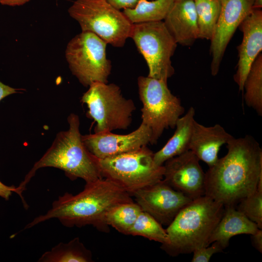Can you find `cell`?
Instances as JSON below:
<instances>
[{"label": "cell", "mask_w": 262, "mask_h": 262, "mask_svg": "<svg viewBox=\"0 0 262 262\" xmlns=\"http://www.w3.org/2000/svg\"><path fill=\"white\" fill-rule=\"evenodd\" d=\"M194 0L197 17L199 38L211 40L220 13V0Z\"/></svg>", "instance_id": "cell-23"}, {"label": "cell", "mask_w": 262, "mask_h": 262, "mask_svg": "<svg viewBox=\"0 0 262 262\" xmlns=\"http://www.w3.org/2000/svg\"><path fill=\"white\" fill-rule=\"evenodd\" d=\"M246 105L262 115V54L252 63L245 79L243 91Z\"/></svg>", "instance_id": "cell-22"}, {"label": "cell", "mask_w": 262, "mask_h": 262, "mask_svg": "<svg viewBox=\"0 0 262 262\" xmlns=\"http://www.w3.org/2000/svg\"><path fill=\"white\" fill-rule=\"evenodd\" d=\"M130 38L147 63V76L167 82L175 73L171 57L178 44L164 21L133 24Z\"/></svg>", "instance_id": "cell-10"}, {"label": "cell", "mask_w": 262, "mask_h": 262, "mask_svg": "<svg viewBox=\"0 0 262 262\" xmlns=\"http://www.w3.org/2000/svg\"><path fill=\"white\" fill-rule=\"evenodd\" d=\"M68 12L82 31L95 34L107 44L122 47L130 37L133 24L106 0H76Z\"/></svg>", "instance_id": "cell-8"}, {"label": "cell", "mask_w": 262, "mask_h": 262, "mask_svg": "<svg viewBox=\"0 0 262 262\" xmlns=\"http://www.w3.org/2000/svg\"><path fill=\"white\" fill-rule=\"evenodd\" d=\"M68 129L59 132L51 146L43 156L33 165L17 187L18 195L24 202L22 196L27 184L39 169L52 167L64 171L71 180L78 178L86 183L103 178L98 167L96 158L83 144L80 131V119L71 113L67 117Z\"/></svg>", "instance_id": "cell-3"}, {"label": "cell", "mask_w": 262, "mask_h": 262, "mask_svg": "<svg viewBox=\"0 0 262 262\" xmlns=\"http://www.w3.org/2000/svg\"><path fill=\"white\" fill-rule=\"evenodd\" d=\"M128 235L142 236L162 245L168 242L165 229L154 217L143 211L130 229Z\"/></svg>", "instance_id": "cell-25"}, {"label": "cell", "mask_w": 262, "mask_h": 262, "mask_svg": "<svg viewBox=\"0 0 262 262\" xmlns=\"http://www.w3.org/2000/svg\"><path fill=\"white\" fill-rule=\"evenodd\" d=\"M142 211L139 205L133 201L121 203L108 212L106 223L119 232L128 235L130 229Z\"/></svg>", "instance_id": "cell-24"}, {"label": "cell", "mask_w": 262, "mask_h": 262, "mask_svg": "<svg viewBox=\"0 0 262 262\" xmlns=\"http://www.w3.org/2000/svg\"><path fill=\"white\" fill-rule=\"evenodd\" d=\"M115 8L120 10L134 8L139 0H106Z\"/></svg>", "instance_id": "cell-28"}, {"label": "cell", "mask_w": 262, "mask_h": 262, "mask_svg": "<svg viewBox=\"0 0 262 262\" xmlns=\"http://www.w3.org/2000/svg\"><path fill=\"white\" fill-rule=\"evenodd\" d=\"M233 136L219 124L206 127L194 122L189 150L199 160L205 163L209 167L214 165L218 160L220 147Z\"/></svg>", "instance_id": "cell-17"}, {"label": "cell", "mask_w": 262, "mask_h": 262, "mask_svg": "<svg viewBox=\"0 0 262 262\" xmlns=\"http://www.w3.org/2000/svg\"><path fill=\"white\" fill-rule=\"evenodd\" d=\"M92 253L79 237H75L66 243H60L50 251L44 253L39 262H90Z\"/></svg>", "instance_id": "cell-21"}, {"label": "cell", "mask_w": 262, "mask_h": 262, "mask_svg": "<svg viewBox=\"0 0 262 262\" xmlns=\"http://www.w3.org/2000/svg\"></svg>", "instance_id": "cell-34"}, {"label": "cell", "mask_w": 262, "mask_h": 262, "mask_svg": "<svg viewBox=\"0 0 262 262\" xmlns=\"http://www.w3.org/2000/svg\"><path fill=\"white\" fill-rule=\"evenodd\" d=\"M221 10L211 39V72L219 71L226 48L237 28L253 9V0H220Z\"/></svg>", "instance_id": "cell-12"}, {"label": "cell", "mask_w": 262, "mask_h": 262, "mask_svg": "<svg viewBox=\"0 0 262 262\" xmlns=\"http://www.w3.org/2000/svg\"><path fill=\"white\" fill-rule=\"evenodd\" d=\"M154 153L144 146L136 150L104 159L96 158L102 177L131 195L163 179L164 165L154 161Z\"/></svg>", "instance_id": "cell-5"}, {"label": "cell", "mask_w": 262, "mask_h": 262, "mask_svg": "<svg viewBox=\"0 0 262 262\" xmlns=\"http://www.w3.org/2000/svg\"><path fill=\"white\" fill-rule=\"evenodd\" d=\"M228 152L205 173V195L235 206L256 190L262 177V149L251 135L227 144Z\"/></svg>", "instance_id": "cell-1"}, {"label": "cell", "mask_w": 262, "mask_h": 262, "mask_svg": "<svg viewBox=\"0 0 262 262\" xmlns=\"http://www.w3.org/2000/svg\"><path fill=\"white\" fill-rule=\"evenodd\" d=\"M199 161L190 150L168 159L163 164V180L193 200L204 196L205 173Z\"/></svg>", "instance_id": "cell-13"}, {"label": "cell", "mask_w": 262, "mask_h": 262, "mask_svg": "<svg viewBox=\"0 0 262 262\" xmlns=\"http://www.w3.org/2000/svg\"><path fill=\"white\" fill-rule=\"evenodd\" d=\"M251 240L253 246L259 252L262 253V229L259 230L251 235Z\"/></svg>", "instance_id": "cell-30"}, {"label": "cell", "mask_w": 262, "mask_h": 262, "mask_svg": "<svg viewBox=\"0 0 262 262\" xmlns=\"http://www.w3.org/2000/svg\"><path fill=\"white\" fill-rule=\"evenodd\" d=\"M151 138L150 129L142 122L137 129L127 134L107 132L82 136L87 149L98 159L136 150L150 144Z\"/></svg>", "instance_id": "cell-14"}, {"label": "cell", "mask_w": 262, "mask_h": 262, "mask_svg": "<svg viewBox=\"0 0 262 262\" xmlns=\"http://www.w3.org/2000/svg\"><path fill=\"white\" fill-rule=\"evenodd\" d=\"M15 192L17 194L18 188L14 186H7L0 181V196L5 200H8L12 193Z\"/></svg>", "instance_id": "cell-29"}, {"label": "cell", "mask_w": 262, "mask_h": 262, "mask_svg": "<svg viewBox=\"0 0 262 262\" xmlns=\"http://www.w3.org/2000/svg\"><path fill=\"white\" fill-rule=\"evenodd\" d=\"M131 196L142 210L162 226H168L179 212L193 199L162 180L134 192Z\"/></svg>", "instance_id": "cell-11"}, {"label": "cell", "mask_w": 262, "mask_h": 262, "mask_svg": "<svg viewBox=\"0 0 262 262\" xmlns=\"http://www.w3.org/2000/svg\"><path fill=\"white\" fill-rule=\"evenodd\" d=\"M210 246L202 247L195 249L193 252L192 262H208L212 256L215 253L222 252L225 249L217 241L213 242Z\"/></svg>", "instance_id": "cell-27"}, {"label": "cell", "mask_w": 262, "mask_h": 262, "mask_svg": "<svg viewBox=\"0 0 262 262\" xmlns=\"http://www.w3.org/2000/svg\"><path fill=\"white\" fill-rule=\"evenodd\" d=\"M224 210V205L206 196L192 200L165 229L168 242L161 249L176 257L209 246L210 237Z\"/></svg>", "instance_id": "cell-4"}, {"label": "cell", "mask_w": 262, "mask_h": 262, "mask_svg": "<svg viewBox=\"0 0 262 262\" xmlns=\"http://www.w3.org/2000/svg\"><path fill=\"white\" fill-rule=\"evenodd\" d=\"M195 110L190 107L187 113L177 120L173 136L159 150L154 153V161L158 165H163L168 159L189 150Z\"/></svg>", "instance_id": "cell-19"}, {"label": "cell", "mask_w": 262, "mask_h": 262, "mask_svg": "<svg viewBox=\"0 0 262 262\" xmlns=\"http://www.w3.org/2000/svg\"><path fill=\"white\" fill-rule=\"evenodd\" d=\"M133 201L127 192L112 181L100 179L86 183L84 189L75 195L66 193L58 197L45 214L35 217L25 229L51 218H57L67 227L91 225L99 231L107 232L109 227L106 216L114 206Z\"/></svg>", "instance_id": "cell-2"}, {"label": "cell", "mask_w": 262, "mask_h": 262, "mask_svg": "<svg viewBox=\"0 0 262 262\" xmlns=\"http://www.w3.org/2000/svg\"><path fill=\"white\" fill-rule=\"evenodd\" d=\"M262 0H253V9H262Z\"/></svg>", "instance_id": "cell-33"}, {"label": "cell", "mask_w": 262, "mask_h": 262, "mask_svg": "<svg viewBox=\"0 0 262 262\" xmlns=\"http://www.w3.org/2000/svg\"><path fill=\"white\" fill-rule=\"evenodd\" d=\"M259 229L257 225L249 219L235 206L225 207L220 220L213 229L209 240V245L218 242L225 249L232 237L239 234H253Z\"/></svg>", "instance_id": "cell-18"}, {"label": "cell", "mask_w": 262, "mask_h": 262, "mask_svg": "<svg viewBox=\"0 0 262 262\" xmlns=\"http://www.w3.org/2000/svg\"><path fill=\"white\" fill-rule=\"evenodd\" d=\"M238 204L237 209L262 229V177L255 192L242 199Z\"/></svg>", "instance_id": "cell-26"}, {"label": "cell", "mask_w": 262, "mask_h": 262, "mask_svg": "<svg viewBox=\"0 0 262 262\" xmlns=\"http://www.w3.org/2000/svg\"><path fill=\"white\" fill-rule=\"evenodd\" d=\"M174 0H139L133 8L122 12L132 24L163 21Z\"/></svg>", "instance_id": "cell-20"}, {"label": "cell", "mask_w": 262, "mask_h": 262, "mask_svg": "<svg viewBox=\"0 0 262 262\" xmlns=\"http://www.w3.org/2000/svg\"><path fill=\"white\" fill-rule=\"evenodd\" d=\"M88 87L81 101L87 106V115L95 122L94 133L127 129L136 110L132 99L125 98L115 83L95 82Z\"/></svg>", "instance_id": "cell-6"}, {"label": "cell", "mask_w": 262, "mask_h": 262, "mask_svg": "<svg viewBox=\"0 0 262 262\" xmlns=\"http://www.w3.org/2000/svg\"><path fill=\"white\" fill-rule=\"evenodd\" d=\"M243 33L242 42L237 47L238 61L233 79L239 89L244 84L250 68L262 50V10L253 9L239 25Z\"/></svg>", "instance_id": "cell-15"}, {"label": "cell", "mask_w": 262, "mask_h": 262, "mask_svg": "<svg viewBox=\"0 0 262 262\" xmlns=\"http://www.w3.org/2000/svg\"><path fill=\"white\" fill-rule=\"evenodd\" d=\"M31 0H0V3L4 5L16 6L22 5Z\"/></svg>", "instance_id": "cell-32"}, {"label": "cell", "mask_w": 262, "mask_h": 262, "mask_svg": "<svg viewBox=\"0 0 262 262\" xmlns=\"http://www.w3.org/2000/svg\"><path fill=\"white\" fill-rule=\"evenodd\" d=\"M18 93V89L6 85L0 81V101L4 98Z\"/></svg>", "instance_id": "cell-31"}, {"label": "cell", "mask_w": 262, "mask_h": 262, "mask_svg": "<svg viewBox=\"0 0 262 262\" xmlns=\"http://www.w3.org/2000/svg\"><path fill=\"white\" fill-rule=\"evenodd\" d=\"M107 45L95 34L83 31L68 42L65 57L72 74L83 86L108 83L112 65L107 57Z\"/></svg>", "instance_id": "cell-9"}, {"label": "cell", "mask_w": 262, "mask_h": 262, "mask_svg": "<svg viewBox=\"0 0 262 262\" xmlns=\"http://www.w3.org/2000/svg\"><path fill=\"white\" fill-rule=\"evenodd\" d=\"M163 21L177 44L190 46L199 38L194 0H175Z\"/></svg>", "instance_id": "cell-16"}, {"label": "cell", "mask_w": 262, "mask_h": 262, "mask_svg": "<svg viewBox=\"0 0 262 262\" xmlns=\"http://www.w3.org/2000/svg\"><path fill=\"white\" fill-rule=\"evenodd\" d=\"M137 85L142 104V123L150 129V144H155L165 130L175 128L185 110L180 99L168 88L167 82L140 76L137 79Z\"/></svg>", "instance_id": "cell-7"}]
</instances>
